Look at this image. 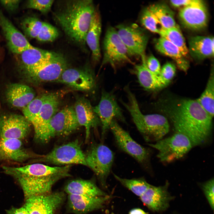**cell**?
<instances>
[{
	"instance_id": "60d3db41",
	"label": "cell",
	"mask_w": 214,
	"mask_h": 214,
	"mask_svg": "<svg viewBox=\"0 0 214 214\" xmlns=\"http://www.w3.org/2000/svg\"><path fill=\"white\" fill-rule=\"evenodd\" d=\"M214 179H211L202 185L204 194L212 209L214 207Z\"/></svg>"
},
{
	"instance_id": "ac0fdd59",
	"label": "cell",
	"mask_w": 214,
	"mask_h": 214,
	"mask_svg": "<svg viewBox=\"0 0 214 214\" xmlns=\"http://www.w3.org/2000/svg\"><path fill=\"white\" fill-rule=\"evenodd\" d=\"M43 156L25 148L20 140L0 139V162L10 160L22 163L29 159H37Z\"/></svg>"
},
{
	"instance_id": "7a4b0ae2",
	"label": "cell",
	"mask_w": 214,
	"mask_h": 214,
	"mask_svg": "<svg viewBox=\"0 0 214 214\" xmlns=\"http://www.w3.org/2000/svg\"><path fill=\"white\" fill-rule=\"evenodd\" d=\"M71 166H51L36 163L19 167L3 166L2 169L4 173L17 180L26 199L51 192L57 181L70 176Z\"/></svg>"
},
{
	"instance_id": "7402d4cb",
	"label": "cell",
	"mask_w": 214,
	"mask_h": 214,
	"mask_svg": "<svg viewBox=\"0 0 214 214\" xmlns=\"http://www.w3.org/2000/svg\"><path fill=\"white\" fill-rule=\"evenodd\" d=\"M110 198L109 195L92 197L69 194L67 196V206L70 211L74 214H86L103 208Z\"/></svg>"
},
{
	"instance_id": "ffe728a7",
	"label": "cell",
	"mask_w": 214,
	"mask_h": 214,
	"mask_svg": "<svg viewBox=\"0 0 214 214\" xmlns=\"http://www.w3.org/2000/svg\"><path fill=\"white\" fill-rule=\"evenodd\" d=\"M0 26L10 51L15 54L32 46L20 32L0 10Z\"/></svg>"
},
{
	"instance_id": "7c38bea8",
	"label": "cell",
	"mask_w": 214,
	"mask_h": 214,
	"mask_svg": "<svg viewBox=\"0 0 214 214\" xmlns=\"http://www.w3.org/2000/svg\"><path fill=\"white\" fill-rule=\"evenodd\" d=\"M116 143L121 150L136 159L140 163L145 165L148 162L150 150L142 146L131 137L129 133L113 119L110 126Z\"/></svg>"
},
{
	"instance_id": "f546056e",
	"label": "cell",
	"mask_w": 214,
	"mask_h": 214,
	"mask_svg": "<svg viewBox=\"0 0 214 214\" xmlns=\"http://www.w3.org/2000/svg\"><path fill=\"white\" fill-rule=\"evenodd\" d=\"M155 46L159 52L173 59L179 69L185 72L187 71L189 66V62L179 49L173 43L160 37L155 41Z\"/></svg>"
},
{
	"instance_id": "ba28073f",
	"label": "cell",
	"mask_w": 214,
	"mask_h": 214,
	"mask_svg": "<svg viewBox=\"0 0 214 214\" xmlns=\"http://www.w3.org/2000/svg\"><path fill=\"white\" fill-rule=\"evenodd\" d=\"M38 161L62 166L80 164L87 166L85 154L77 139L54 147L37 159Z\"/></svg>"
},
{
	"instance_id": "5b68a950",
	"label": "cell",
	"mask_w": 214,
	"mask_h": 214,
	"mask_svg": "<svg viewBox=\"0 0 214 214\" xmlns=\"http://www.w3.org/2000/svg\"><path fill=\"white\" fill-rule=\"evenodd\" d=\"M85 156L87 166L94 172L102 186L106 187L114 160L113 152L102 143H95Z\"/></svg>"
},
{
	"instance_id": "2e32d148",
	"label": "cell",
	"mask_w": 214,
	"mask_h": 214,
	"mask_svg": "<svg viewBox=\"0 0 214 214\" xmlns=\"http://www.w3.org/2000/svg\"><path fill=\"white\" fill-rule=\"evenodd\" d=\"M65 198V193L63 192H51L26 199L23 206L29 214H54Z\"/></svg>"
},
{
	"instance_id": "cb8c5ba5",
	"label": "cell",
	"mask_w": 214,
	"mask_h": 214,
	"mask_svg": "<svg viewBox=\"0 0 214 214\" xmlns=\"http://www.w3.org/2000/svg\"><path fill=\"white\" fill-rule=\"evenodd\" d=\"M5 94L6 101L10 105L22 109L35 98V92L28 85L14 83L7 85Z\"/></svg>"
},
{
	"instance_id": "9a60e30c",
	"label": "cell",
	"mask_w": 214,
	"mask_h": 214,
	"mask_svg": "<svg viewBox=\"0 0 214 214\" xmlns=\"http://www.w3.org/2000/svg\"><path fill=\"white\" fill-rule=\"evenodd\" d=\"M31 124L23 116L14 113L0 115V139L21 140L26 137Z\"/></svg>"
},
{
	"instance_id": "277c9868",
	"label": "cell",
	"mask_w": 214,
	"mask_h": 214,
	"mask_svg": "<svg viewBox=\"0 0 214 214\" xmlns=\"http://www.w3.org/2000/svg\"><path fill=\"white\" fill-rule=\"evenodd\" d=\"M128 98L122 104L130 114L137 129L145 141H158L166 135L169 130L167 119L158 114H144L140 109L135 96L128 87L125 88Z\"/></svg>"
},
{
	"instance_id": "603a6c76",
	"label": "cell",
	"mask_w": 214,
	"mask_h": 214,
	"mask_svg": "<svg viewBox=\"0 0 214 214\" xmlns=\"http://www.w3.org/2000/svg\"><path fill=\"white\" fill-rule=\"evenodd\" d=\"M168 183L158 187L150 185L146 191L140 196L143 203L150 210L161 212L166 209L172 197L167 189Z\"/></svg>"
},
{
	"instance_id": "d6a6232c",
	"label": "cell",
	"mask_w": 214,
	"mask_h": 214,
	"mask_svg": "<svg viewBox=\"0 0 214 214\" xmlns=\"http://www.w3.org/2000/svg\"><path fill=\"white\" fill-rule=\"evenodd\" d=\"M214 74L212 70L206 88L197 100L212 118L214 116Z\"/></svg>"
},
{
	"instance_id": "83f0119b",
	"label": "cell",
	"mask_w": 214,
	"mask_h": 214,
	"mask_svg": "<svg viewBox=\"0 0 214 214\" xmlns=\"http://www.w3.org/2000/svg\"><path fill=\"white\" fill-rule=\"evenodd\" d=\"M141 59L142 63L135 65L133 71L141 86L146 90L153 91L166 86L159 76L153 73L148 69L146 64L145 57H142Z\"/></svg>"
},
{
	"instance_id": "30bf717a",
	"label": "cell",
	"mask_w": 214,
	"mask_h": 214,
	"mask_svg": "<svg viewBox=\"0 0 214 214\" xmlns=\"http://www.w3.org/2000/svg\"><path fill=\"white\" fill-rule=\"evenodd\" d=\"M116 28L129 57L145 56L149 37L144 29L135 23L120 24L117 26Z\"/></svg>"
},
{
	"instance_id": "d590c367",
	"label": "cell",
	"mask_w": 214,
	"mask_h": 214,
	"mask_svg": "<svg viewBox=\"0 0 214 214\" xmlns=\"http://www.w3.org/2000/svg\"><path fill=\"white\" fill-rule=\"evenodd\" d=\"M43 22L33 16L24 18L21 23V26L24 34L31 38H36L42 28Z\"/></svg>"
},
{
	"instance_id": "484cf974",
	"label": "cell",
	"mask_w": 214,
	"mask_h": 214,
	"mask_svg": "<svg viewBox=\"0 0 214 214\" xmlns=\"http://www.w3.org/2000/svg\"><path fill=\"white\" fill-rule=\"evenodd\" d=\"M101 19L99 7H95L86 37V43L92 52V59L95 63L99 62L101 57L100 45Z\"/></svg>"
},
{
	"instance_id": "4316f807",
	"label": "cell",
	"mask_w": 214,
	"mask_h": 214,
	"mask_svg": "<svg viewBox=\"0 0 214 214\" xmlns=\"http://www.w3.org/2000/svg\"><path fill=\"white\" fill-rule=\"evenodd\" d=\"M64 191L68 195L73 194L92 197L108 196L93 180L76 179L68 182L65 185Z\"/></svg>"
},
{
	"instance_id": "e575fe53",
	"label": "cell",
	"mask_w": 214,
	"mask_h": 214,
	"mask_svg": "<svg viewBox=\"0 0 214 214\" xmlns=\"http://www.w3.org/2000/svg\"><path fill=\"white\" fill-rule=\"evenodd\" d=\"M140 22L145 28L159 34L164 29L157 17L148 7L143 10L140 17Z\"/></svg>"
},
{
	"instance_id": "8d00e7d4",
	"label": "cell",
	"mask_w": 214,
	"mask_h": 214,
	"mask_svg": "<svg viewBox=\"0 0 214 214\" xmlns=\"http://www.w3.org/2000/svg\"><path fill=\"white\" fill-rule=\"evenodd\" d=\"M46 94H43L35 97L22 109L23 116L31 123L39 114Z\"/></svg>"
},
{
	"instance_id": "4dcf8cb0",
	"label": "cell",
	"mask_w": 214,
	"mask_h": 214,
	"mask_svg": "<svg viewBox=\"0 0 214 214\" xmlns=\"http://www.w3.org/2000/svg\"><path fill=\"white\" fill-rule=\"evenodd\" d=\"M148 7L157 17L164 29L170 28L177 25L174 20L173 12L166 4H156Z\"/></svg>"
},
{
	"instance_id": "52a82bcc",
	"label": "cell",
	"mask_w": 214,
	"mask_h": 214,
	"mask_svg": "<svg viewBox=\"0 0 214 214\" xmlns=\"http://www.w3.org/2000/svg\"><path fill=\"white\" fill-rule=\"evenodd\" d=\"M67 67V61L62 55L36 66L21 70L23 76L27 81L38 84L56 82Z\"/></svg>"
},
{
	"instance_id": "b9f144b4",
	"label": "cell",
	"mask_w": 214,
	"mask_h": 214,
	"mask_svg": "<svg viewBox=\"0 0 214 214\" xmlns=\"http://www.w3.org/2000/svg\"><path fill=\"white\" fill-rule=\"evenodd\" d=\"M146 65L148 69L153 73L159 76L161 70V67L159 61L152 55L145 59Z\"/></svg>"
},
{
	"instance_id": "836d02e7",
	"label": "cell",
	"mask_w": 214,
	"mask_h": 214,
	"mask_svg": "<svg viewBox=\"0 0 214 214\" xmlns=\"http://www.w3.org/2000/svg\"><path fill=\"white\" fill-rule=\"evenodd\" d=\"M113 175L122 185L138 196H140L150 185L143 178L127 179L121 178L114 174Z\"/></svg>"
},
{
	"instance_id": "74e56055",
	"label": "cell",
	"mask_w": 214,
	"mask_h": 214,
	"mask_svg": "<svg viewBox=\"0 0 214 214\" xmlns=\"http://www.w3.org/2000/svg\"><path fill=\"white\" fill-rule=\"evenodd\" d=\"M57 29L51 24L43 22L40 31L36 39L40 42H52L58 37Z\"/></svg>"
},
{
	"instance_id": "bcb514c9",
	"label": "cell",
	"mask_w": 214,
	"mask_h": 214,
	"mask_svg": "<svg viewBox=\"0 0 214 214\" xmlns=\"http://www.w3.org/2000/svg\"><path fill=\"white\" fill-rule=\"evenodd\" d=\"M129 214H147V213L140 209L135 208L131 210Z\"/></svg>"
},
{
	"instance_id": "8992f818",
	"label": "cell",
	"mask_w": 214,
	"mask_h": 214,
	"mask_svg": "<svg viewBox=\"0 0 214 214\" xmlns=\"http://www.w3.org/2000/svg\"><path fill=\"white\" fill-rule=\"evenodd\" d=\"M148 144L158 150L157 157L161 161L168 163L183 157L193 146L186 136L178 133Z\"/></svg>"
},
{
	"instance_id": "8fae6325",
	"label": "cell",
	"mask_w": 214,
	"mask_h": 214,
	"mask_svg": "<svg viewBox=\"0 0 214 214\" xmlns=\"http://www.w3.org/2000/svg\"><path fill=\"white\" fill-rule=\"evenodd\" d=\"M59 103V95L57 93L47 94L40 111L31 122L37 141L45 143L48 141V128L52 117L56 113Z\"/></svg>"
},
{
	"instance_id": "9c48e42d",
	"label": "cell",
	"mask_w": 214,
	"mask_h": 214,
	"mask_svg": "<svg viewBox=\"0 0 214 214\" xmlns=\"http://www.w3.org/2000/svg\"><path fill=\"white\" fill-rule=\"evenodd\" d=\"M103 49L101 67L109 64L115 69L119 64L132 63L116 29L112 26H109L106 30L103 41Z\"/></svg>"
},
{
	"instance_id": "f1b7e54d",
	"label": "cell",
	"mask_w": 214,
	"mask_h": 214,
	"mask_svg": "<svg viewBox=\"0 0 214 214\" xmlns=\"http://www.w3.org/2000/svg\"><path fill=\"white\" fill-rule=\"evenodd\" d=\"M188 43L189 52L194 58L202 60L213 56V37L193 36L190 38Z\"/></svg>"
},
{
	"instance_id": "f35d334b",
	"label": "cell",
	"mask_w": 214,
	"mask_h": 214,
	"mask_svg": "<svg viewBox=\"0 0 214 214\" xmlns=\"http://www.w3.org/2000/svg\"><path fill=\"white\" fill-rule=\"evenodd\" d=\"M54 1L53 0H29L26 2V7L46 14L51 10Z\"/></svg>"
},
{
	"instance_id": "d6986e66",
	"label": "cell",
	"mask_w": 214,
	"mask_h": 214,
	"mask_svg": "<svg viewBox=\"0 0 214 214\" xmlns=\"http://www.w3.org/2000/svg\"><path fill=\"white\" fill-rule=\"evenodd\" d=\"M180 19L186 28L194 30L204 28L207 25L208 14L202 1L182 8L179 13Z\"/></svg>"
},
{
	"instance_id": "5bb4252c",
	"label": "cell",
	"mask_w": 214,
	"mask_h": 214,
	"mask_svg": "<svg viewBox=\"0 0 214 214\" xmlns=\"http://www.w3.org/2000/svg\"><path fill=\"white\" fill-rule=\"evenodd\" d=\"M79 126L74 108L65 107L51 119L48 128V140L56 136H68L76 131Z\"/></svg>"
},
{
	"instance_id": "4fadbf2b",
	"label": "cell",
	"mask_w": 214,
	"mask_h": 214,
	"mask_svg": "<svg viewBox=\"0 0 214 214\" xmlns=\"http://www.w3.org/2000/svg\"><path fill=\"white\" fill-rule=\"evenodd\" d=\"M93 108L101 122L102 137L109 129L113 119L126 123L122 110L112 93L103 90L99 103Z\"/></svg>"
},
{
	"instance_id": "6da1fadb",
	"label": "cell",
	"mask_w": 214,
	"mask_h": 214,
	"mask_svg": "<svg viewBox=\"0 0 214 214\" xmlns=\"http://www.w3.org/2000/svg\"><path fill=\"white\" fill-rule=\"evenodd\" d=\"M170 105L167 114L176 133L186 136L193 146L207 140L211 132L212 118L197 100L182 99Z\"/></svg>"
},
{
	"instance_id": "44dd1931",
	"label": "cell",
	"mask_w": 214,
	"mask_h": 214,
	"mask_svg": "<svg viewBox=\"0 0 214 214\" xmlns=\"http://www.w3.org/2000/svg\"><path fill=\"white\" fill-rule=\"evenodd\" d=\"M73 108L80 126H83L85 129V141H88L91 129L101 126L100 120L90 102L85 97L78 98Z\"/></svg>"
},
{
	"instance_id": "ee69618b",
	"label": "cell",
	"mask_w": 214,
	"mask_h": 214,
	"mask_svg": "<svg viewBox=\"0 0 214 214\" xmlns=\"http://www.w3.org/2000/svg\"><path fill=\"white\" fill-rule=\"evenodd\" d=\"M199 0H170L171 4L175 7H183L194 4Z\"/></svg>"
},
{
	"instance_id": "e0dca14e",
	"label": "cell",
	"mask_w": 214,
	"mask_h": 214,
	"mask_svg": "<svg viewBox=\"0 0 214 214\" xmlns=\"http://www.w3.org/2000/svg\"><path fill=\"white\" fill-rule=\"evenodd\" d=\"M56 82L76 90L84 91L93 90L96 85L95 75L88 67L82 68L67 67Z\"/></svg>"
},
{
	"instance_id": "d4e9b609",
	"label": "cell",
	"mask_w": 214,
	"mask_h": 214,
	"mask_svg": "<svg viewBox=\"0 0 214 214\" xmlns=\"http://www.w3.org/2000/svg\"><path fill=\"white\" fill-rule=\"evenodd\" d=\"M16 55L20 70L36 66L62 55L33 46Z\"/></svg>"
},
{
	"instance_id": "1f68e13d",
	"label": "cell",
	"mask_w": 214,
	"mask_h": 214,
	"mask_svg": "<svg viewBox=\"0 0 214 214\" xmlns=\"http://www.w3.org/2000/svg\"><path fill=\"white\" fill-rule=\"evenodd\" d=\"M160 37L168 40L177 46L183 55L186 58L189 53L184 38L179 26L177 25L169 29H163L160 33Z\"/></svg>"
},
{
	"instance_id": "3957f363",
	"label": "cell",
	"mask_w": 214,
	"mask_h": 214,
	"mask_svg": "<svg viewBox=\"0 0 214 214\" xmlns=\"http://www.w3.org/2000/svg\"><path fill=\"white\" fill-rule=\"evenodd\" d=\"M95 7L91 0L67 1L54 15L55 21L72 40L85 45Z\"/></svg>"
},
{
	"instance_id": "ab89813d",
	"label": "cell",
	"mask_w": 214,
	"mask_h": 214,
	"mask_svg": "<svg viewBox=\"0 0 214 214\" xmlns=\"http://www.w3.org/2000/svg\"><path fill=\"white\" fill-rule=\"evenodd\" d=\"M176 71V67L174 64L167 62L161 68L159 76L167 85L174 78Z\"/></svg>"
},
{
	"instance_id": "f6af8a7d",
	"label": "cell",
	"mask_w": 214,
	"mask_h": 214,
	"mask_svg": "<svg viewBox=\"0 0 214 214\" xmlns=\"http://www.w3.org/2000/svg\"><path fill=\"white\" fill-rule=\"evenodd\" d=\"M7 214H29L26 209L24 206L20 208L13 207L7 210Z\"/></svg>"
},
{
	"instance_id": "7bdbcfd3",
	"label": "cell",
	"mask_w": 214,
	"mask_h": 214,
	"mask_svg": "<svg viewBox=\"0 0 214 214\" xmlns=\"http://www.w3.org/2000/svg\"><path fill=\"white\" fill-rule=\"evenodd\" d=\"M21 1L20 0H2L0 1V3L7 11L12 12L18 9Z\"/></svg>"
}]
</instances>
